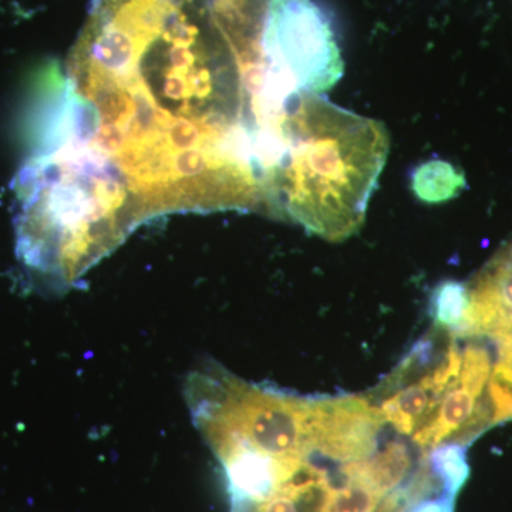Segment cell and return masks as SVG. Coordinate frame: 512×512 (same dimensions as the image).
I'll list each match as a JSON object with an SVG mask.
<instances>
[{"label": "cell", "mask_w": 512, "mask_h": 512, "mask_svg": "<svg viewBox=\"0 0 512 512\" xmlns=\"http://www.w3.org/2000/svg\"><path fill=\"white\" fill-rule=\"evenodd\" d=\"M256 92L214 0H93L42 151L128 235L266 212Z\"/></svg>", "instance_id": "1"}, {"label": "cell", "mask_w": 512, "mask_h": 512, "mask_svg": "<svg viewBox=\"0 0 512 512\" xmlns=\"http://www.w3.org/2000/svg\"><path fill=\"white\" fill-rule=\"evenodd\" d=\"M276 137L265 185L268 214L330 242L355 235L389 154L386 127L302 93L289 101Z\"/></svg>", "instance_id": "2"}, {"label": "cell", "mask_w": 512, "mask_h": 512, "mask_svg": "<svg viewBox=\"0 0 512 512\" xmlns=\"http://www.w3.org/2000/svg\"><path fill=\"white\" fill-rule=\"evenodd\" d=\"M261 49L266 87L285 100L320 96L345 70L328 16L313 0H268Z\"/></svg>", "instance_id": "3"}, {"label": "cell", "mask_w": 512, "mask_h": 512, "mask_svg": "<svg viewBox=\"0 0 512 512\" xmlns=\"http://www.w3.org/2000/svg\"><path fill=\"white\" fill-rule=\"evenodd\" d=\"M457 379L444 390L436 409L413 434L416 446L430 450L440 444H468L493 427L488 384L493 373V353L480 338L467 339Z\"/></svg>", "instance_id": "4"}, {"label": "cell", "mask_w": 512, "mask_h": 512, "mask_svg": "<svg viewBox=\"0 0 512 512\" xmlns=\"http://www.w3.org/2000/svg\"><path fill=\"white\" fill-rule=\"evenodd\" d=\"M384 426L379 407L366 397H309L306 433L312 454L343 464L365 460L377 450Z\"/></svg>", "instance_id": "5"}, {"label": "cell", "mask_w": 512, "mask_h": 512, "mask_svg": "<svg viewBox=\"0 0 512 512\" xmlns=\"http://www.w3.org/2000/svg\"><path fill=\"white\" fill-rule=\"evenodd\" d=\"M468 305L457 339H488L512 330V239L466 282Z\"/></svg>", "instance_id": "6"}, {"label": "cell", "mask_w": 512, "mask_h": 512, "mask_svg": "<svg viewBox=\"0 0 512 512\" xmlns=\"http://www.w3.org/2000/svg\"><path fill=\"white\" fill-rule=\"evenodd\" d=\"M412 467L410 447L403 441H389L365 460L343 464L340 476L343 484H362L384 497L409 480Z\"/></svg>", "instance_id": "7"}, {"label": "cell", "mask_w": 512, "mask_h": 512, "mask_svg": "<svg viewBox=\"0 0 512 512\" xmlns=\"http://www.w3.org/2000/svg\"><path fill=\"white\" fill-rule=\"evenodd\" d=\"M412 187L421 201L439 204L460 194L466 188V178L454 165L431 160L414 171Z\"/></svg>", "instance_id": "8"}, {"label": "cell", "mask_w": 512, "mask_h": 512, "mask_svg": "<svg viewBox=\"0 0 512 512\" xmlns=\"http://www.w3.org/2000/svg\"><path fill=\"white\" fill-rule=\"evenodd\" d=\"M424 458H426L433 476L439 480L441 493L456 500L461 488L470 477L467 446L448 441V443L427 450Z\"/></svg>", "instance_id": "9"}, {"label": "cell", "mask_w": 512, "mask_h": 512, "mask_svg": "<svg viewBox=\"0 0 512 512\" xmlns=\"http://www.w3.org/2000/svg\"><path fill=\"white\" fill-rule=\"evenodd\" d=\"M468 305L467 285L446 281L431 293L430 312L440 328L456 333L463 325Z\"/></svg>", "instance_id": "10"}, {"label": "cell", "mask_w": 512, "mask_h": 512, "mask_svg": "<svg viewBox=\"0 0 512 512\" xmlns=\"http://www.w3.org/2000/svg\"><path fill=\"white\" fill-rule=\"evenodd\" d=\"M382 498L365 485L345 483L332 488L323 512H373Z\"/></svg>", "instance_id": "11"}, {"label": "cell", "mask_w": 512, "mask_h": 512, "mask_svg": "<svg viewBox=\"0 0 512 512\" xmlns=\"http://www.w3.org/2000/svg\"><path fill=\"white\" fill-rule=\"evenodd\" d=\"M454 507H456L454 498L440 494L439 497L426 498V500L413 505L409 512H454Z\"/></svg>", "instance_id": "12"}]
</instances>
